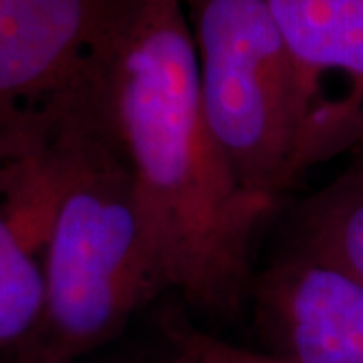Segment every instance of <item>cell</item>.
I'll return each instance as SVG.
<instances>
[{"mask_svg": "<svg viewBox=\"0 0 363 363\" xmlns=\"http://www.w3.org/2000/svg\"><path fill=\"white\" fill-rule=\"evenodd\" d=\"M194 37L208 128L250 194L272 204L345 145L269 0H182Z\"/></svg>", "mask_w": 363, "mask_h": 363, "instance_id": "obj_3", "label": "cell"}, {"mask_svg": "<svg viewBox=\"0 0 363 363\" xmlns=\"http://www.w3.org/2000/svg\"><path fill=\"white\" fill-rule=\"evenodd\" d=\"M0 164H2V162H0Z\"/></svg>", "mask_w": 363, "mask_h": 363, "instance_id": "obj_12", "label": "cell"}, {"mask_svg": "<svg viewBox=\"0 0 363 363\" xmlns=\"http://www.w3.org/2000/svg\"><path fill=\"white\" fill-rule=\"evenodd\" d=\"M269 353L295 363H363V285L289 250L252 281Z\"/></svg>", "mask_w": 363, "mask_h": 363, "instance_id": "obj_5", "label": "cell"}, {"mask_svg": "<svg viewBox=\"0 0 363 363\" xmlns=\"http://www.w3.org/2000/svg\"><path fill=\"white\" fill-rule=\"evenodd\" d=\"M135 0H0V162L49 150Z\"/></svg>", "mask_w": 363, "mask_h": 363, "instance_id": "obj_4", "label": "cell"}, {"mask_svg": "<svg viewBox=\"0 0 363 363\" xmlns=\"http://www.w3.org/2000/svg\"><path fill=\"white\" fill-rule=\"evenodd\" d=\"M355 145H357V160L363 162V117H362V125H359V133H357V140H355Z\"/></svg>", "mask_w": 363, "mask_h": 363, "instance_id": "obj_10", "label": "cell"}, {"mask_svg": "<svg viewBox=\"0 0 363 363\" xmlns=\"http://www.w3.org/2000/svg\"><path fill=\"white\" fill-rule=\"evenodd\" d=\"M49 147L61 192L47 250V303L33 335L0 363L89 357L168 293L145 238L130 162L95 93Z\"/></svg>", "mask_w": 363, "mask_h": 363, "instance_id": "obj_2", "label": "cell"}, {"mask_svg": "<svg viewBox=\"0 0 363 363\" xmlns=\"http://www.w3.org/2000/svg\"><path fill=\"white\" fill-rule=\"evenodd\" d=\"M65 363H104V362H93V359H87V357H83V359H73V362H65Z\"/></svg>", "mask_w": 363, "mask_h": 363, "instance_id": "obj_11", "label": "cell"}, {"mask_svg": "<svg viewBox=\"0 0 363 363\" xmlns=\"http://www.w3.org/2000/svg\"><path fill=\"white\" fill-rule=\"evenodd\" d=\"M91 89L128 156L166 289L206 317L236 315L252 291L255 234L274 204L240 184L208 128L182 0H135Z\"/></svg>", "mask_w": 363, "mask_h": 363, "instance_id": "obj_1", "label": "cell"}, {"mask_svg": "<svg viewBox=\"0 0 363 363\" xmlns=\"http://www.w3.org/2000/svg\"><path fill=\"white\" fill-rule=\"evenodd\" d=\"M321 107V79L343 73L363 104V0H269Z\"/></svg>", "mask_w": 363, "mask_h": 363, "instance_id": "obj_7", "label": "cell"}, {"mask_svg": "<svg viewBox=\"0 0 363 363\" xmlns=\"http://www.w3.org/2000/svg\"><path fill=\"white\" fill-rule=\"evenodd\" d=\"M291 233L293 252L329 264L363 285L362 160L295 208Z\"/></svg>", "mask_w": 363, "mask_h": 363, "instance_id": "obj_8", "label": "cell"}, {"mask_svg": "<svg viewBox=\"0 0 363 363\" xmlns=\"http://www.w3.org/2000/svg\"><path fill=\"white\" fill-rule=\"evenodd\" d=\"M61 176L51 150L0 164V359L40 323L47 303V250Z\"/></svg>", "mask_w": 363, "mask_h": 363, "instance_id": "obj_6", "label": "cell"}, {"mask_svg": "<svg viewBox=\"0 0 363 363\" xmlns=\"http://www.w3.org/2000/svg\"><path fill=\"white\" fill-rule=\"evenodd\" d=\"M162 351L150 363H295L272 353L238 347L196 327L182 309L157 317Z\"/></svg>", "mask_w": 363, "mask_h": 363, "instance_id": "obj_9", "label": "cell"}]
</instances>
